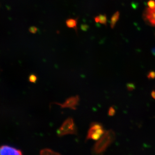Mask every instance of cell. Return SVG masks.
<instances>
[{
    "label": "cell",
    "mask_w": 155,
    "mask_h": 155,
    "mask_svg": "<svg viewBox=\"0 0 155 155\" xmlns=\"http://www.w3.org/2000/svg\"><path fill=\"white\" fill-rule=\"evenodd\" d=\"M20 150L7 145H3L0 147V155H22Z\"/></svg>",
    "instance_id": "cell-5"
},
{
    "label": "cell",
    "mask_w": 155,
    "mask_h": 155,
    "mask_svg": "<svg viewBox=\"0 0 155 155\" xmlns=\"http://www.w3.org/2000/svg\"><path fill=\"white\" fill-rule=\"evenodd\" d=\"M40 154L42 155H60L59 153L56 152L51 149H49V148H45V149H42L40 151Z\"/></svg>",
    "instance_id": "cell-8"
},
{
    "label": "cell",
    "mask_w": 155,
    "mask_h": 155,
    "mask_svg": "<svg viewBox=\"0 0 155 155\" xmlns=\"http://www.w3.org/2000/svg\"><path fill=\"white\" fill-rule=\"evenodd\" d=\"M79 97L78 96H71L66 100L63 103H56L59 105L62 108H70L73 110H76V107L79 104Z\"/></svg>",
    "instance_id": "cell-4"
},
{
    "label": "cell",
    "mask_w": 155,
    "mask_h": 155,
    "mask_svg": "<svg viewBox=\"0 0 155 155\" xmlns=\"http://www.w3.org/2000/svg\"><path fill=\"white\" fill-rule=\"evenodd\" d=\"M105 132L103 125L97 122L92 123L90 125V128L88 132L86 140H99Z\"/></svg>",
    "instance_id": "cell-3"
},
{
    "label": "cell",
    "mask_w": 155,
    "mask_h": 155,
    "mask_svg": "<svg viewBox=\"0 0 155 155\" xmlns=\"http://www.w3.org/2000/svg\"><path fill=\"white\" fill-rule=\"evenodd\" d=\"M76 127L72 118H68L57 130V134L59 137L67 134H76L77 133Z\"/></svg>",
    "instance_id": "cell-2"
},
{
    "label": "cell",
    "mask_w": 155,
    "mask_h": 155,
    "mask_svg": "<svg viewBox=\"0 0 155 155\" xmlns=\"http://www.w3.org/2000/svg\"><path fill=\"white\" fill-rule=\"evenodd\" d=\"M127 88L128 90L129 91H133L135 88V86L134 85V84L132 83H128L127 84Z\"/></svg>",
    "instance_id": "cell-12"
},
{
    "label": "cell",
    "mask_w": 155,
    "mask_h": 155,
    "mask_svg": "<svg viewBox=\"0 0 155 155\" xmlns=\"http://www.w3.org/2000/svg\"><path fill=\"white\" fill-rule=\"evenodd\" d=\"M146 17L152 25L155 26V9L148 8L146 11Z\"/></svg>",
    "instance_id": "cell-6"
},
{
    "label": "cell",
    "mask_w": 155,
    "mask_h": 155,
    "mask_svg": "<svg viewBox=\"0 0 155 155\" xmlns=\"http://www.w3.org/2000/svg\"><path fill=\"white\" fill-rule=\"evenodd\" d=\"M29 80L30 82L35 83L37 81V77L34 74H32V75H30V76H29Z\"/></svg>",
    "instance_id": "cell-11"
},
{
    "label": "cell",
    "mask_w": 155,
    "mask_h": 155,
    "mask_svg": "<svg viewBox=\"0 0 155 155\" xmlns=\"http://www.w3.org/2000/svg\"><path fill=\"white\" fill-rule=\"evenodd\" d=\"M66 24H67V26L69 28H76L77 26V21L76 19H70L67 20Z\"/></svg>",
    "instance_id": "cell-10"
},
{
    "label": "cell",
    "mask_w": 155,
    "mask_h": 155,
    "mask_svg": "<svg viewBox=\"0 0 155 155\" xmlns=\"http://www.w3.org/2000/svg\"><path fill=\"white\" fill-rule=\"evenodd\" d=\"M151 96L155 100V90H153L151 92Z\"/></svg>",
    "instance_id": "cell-16"
},
{
    "label": "cell",
    "mask_w": 155,
    "mask_h": 155,
    "mask_svg": "<svg viewBox=\"0 0 155 155\" xmlns=\"http://www.w3.org/2000/svg\"><path fill=\"white\" fill-rule=\"evenodd\" d=\"M119 18V12H116L112 16L111 19V28H113L114 27L116 22L118 21Z\"/></svg>",
    "instance_id": "cell-7"
},
{
    "label": "cell",
    "mask_w": 155,
    "mask_h": 155,
    "mask_svg": "<svg viewBox=\"0 0 155 155\" xmlns=\"http://www.w3.org/2000/svg\"><path fill=\"white\" fill-rule=\"evenodd\" d=\"M29 31L32 33H36L37 31H38V29H37L36 27L32 26V27H30Z\"/></svg>",
    "instance_id": "cell-15"
},
{
    "label": "cell",
    "mask_w": 155,
    "mask_h": 155,
    "mask_svg": "<svg viewBox=\"0 0 155 155\" xmlns=\"http://www.w3.org/2000/svg\"><path fill=\"white\" fill-rule=\"evenodd\" d=\"M95 20L96 22H100L101 24L106 25L107 22V16L105 15H100L96 16Z\"/></svg>",
    "instance_id": "cell-9"
},
{
    "label": "cell",
    "mask_w": 155,
    "mask_h": 155,
    "mask_svg": "<svg viewBox=\"0 0 155 155\" xmlns=\"http://www.w3.org/2000/svg\"><path fill=\"white\" fill-rule=\"evenodd\" d=\"M148 78L149 79H155V72L151 71L148 73Z\"/></svg>",
    "instance_id": "cell-14"
},
{
    "label": "cell",
    "mask_w": 155,
    "mask_h": 155,
    "mask_svg": "<svg viewBox=\"0 0 155 155\" xmlns=\"http://www.w3.org/2000/svg\"><path fill=\"white\" fill-rule=\"evenodd\" d=\"M116 114V110H115L114 107H111L109 108V111H108V115L110 116H114Z\"/></svg>",
    "instance_id": "cell-13"
},
{
    "label": "cell",
    "mask_w": 155,
    "mask_h": 155,
    "mask_svg": "<svg viewBox=\"0 0 155 155\" xmlns=\"http://www.w3.org/2000/svg\"><path fill=\"white\" fill-rule=\"evenodd\" d=\"M115 138L116 133L113 131L110 130L106 131L93 146V153L95 154H102L114 141Z\"/></svg>",
    "instance_id": "cell-1"
}]
</instances>
